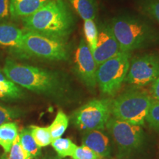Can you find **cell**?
<instances>
[{
	"label": "cell",
	"instance_id": "15",
	"mask_svg": "<svg viewBox=\"0 0 159 159\" xmlns=\"http://www.w3.org/2000/svg\"><path fill=\"white\" fill-rule=\"evenodd\" d=\"M25 93L21 87L10 80L2 70H0V99L15 100L24 97Z\"/></svg>",
	"mask_w": 159,
	"mask_h": 159
},
{
	"label": "cell",
	"instance_id": "14",
	"mask_svg": "<svg viewBox=\"0 0 159 159\" xmlns=\"http://www.w3.org/2000/svg\"><path fill=\"white\" fill-rule=\"evenodd\" d=\"M51 0H10V13L13 19H25L35 13Z\"/></svg>",
	"mask_w": 159,
	"mask_h": 159
},
{
	"label": "cell",
	"instance_id": "19",
	"mask_svg": "<svg viewBox=\"0 0 159 159\" xmlns=\"http://www.w3.org/2000/svg\"><path fill=\"white\" fill-rule=\"evenodd\" d=\"M69 124V119L62 110L57 111L56 116L48 127L52 141L61 138L64 134Z\"/></svg>",
	"mask_w": 159,
	"mask_h": 159
},
{
	"label": "cell",
	"instance_id": "1",
	"mask_svg": "<svg viewBox=\"0 0 159 159\" xmlns=\"http://www.w3.org/2000/svg\"><path fill=\"white\" fill-rule=\"evenodd\" d=\"M2 71L6 76L21 88L39 94L60 96L66 89L64 80L55 71L21 64L11 59L6 60Z\"/></svg>",
	"mask_w": 159,
	"mask_h": 159
},
{
	"label": "cell",
	"instance_id": "11",
	"mask_svg": "<svg viewBox=\"0 0 159 159\" xmlns=\"http://www.w3.org/2000/svg\"><path fill=\"white\" fill-rule=\"evenodd\" d=\"M120 47L110 25H102L98 33L97 46L92 52L95 62L99 66L120 52Z\"/></svg>",
	"mask_w": 159,
	"mask_h": 159
},
{
	"label": "cell",
	"instance_id": "16",
	"mask_svg": "<svg viewBox=\"0 0 159 159\" xmlns=\"http://www.w3.org/2000/svg\"><path fill=\"white\" fill-rule=\"evenodd\" d=\"M19 135V128L16 122H8L0 125V146L5 153L10 152Z\"/></svg>",
	"mask_w": 159,
	"mask_h": 159
},
{
	"label": "cell",
	"instance_id": "26",
	"mask_svg": "<svg viewBox=\"0 0 159 159\" xmlns=\"http://www.w3.org/2000/svg\"><path fill=\"white\" fill-rule=\"evenodd\" d=\"M7 159H33L21 147L19 138L12 146L10 152L7 153Z\"/></svg>",
	"mask_w": 159,
	"mask_h": 159
},
{
	"label": "cell",
	"instance_id": "21",
	"mask_svg": "<svg viewBox=\"0 0 159 159\" xmlns=\"http://www.w3.org/2000/svg\"><path fill=\"white\" fill-rule=\"evenodd\" d=\"M30 130L35 142L40 148H44L49 146L52 142L50 132H49L48 127H39L35 125H31L29 127Z\"/></svg>",
	"mask_w": 159,
	"mask_h": 159
},
{
	"label": "cell",
	"instance_id": "25",
	"mask_svg": "<svg viewBox=\"0 0 159 159\" xmlns=\"http://www.w3.org/2000/svg\"><path fill=\"white\" fill-rule=\"evenodd\" d=\"M72 159H102L101 157L94 151L85 146H79L75 149L72 156H71Z\"/></svg>",
	"mask_w": 159,
	"mask_h": 159
},
{
	"label": "cell",
	"instance_id": "5",
	"mask_svg": "<svg viewBox=\"0 0 159 159\" xmlns=\"http://www.w3.org/2000/svg\"><path fill=\"white\" fill-rule=\"evenodd\" d=\"M23 54L47 61H62L69 59V49L65 39L25 30Z\"/></svg>",
	"mask_w": 159,
	"mask_h": 159
},
{
	"label": "cell",
	"instance_id": "6",
	"mask_svg": "<svg viewBox=\"0 0 159 159\" xmlns=\"http://www.w3.org/2000/svg\"><path fill=\"white\" fill-rule=\"evenodd\" d=\"M130 52H120L98 66L97 82L101 93L114 97L125 82L130 66Z\"/></svg>",
	"mask_w": 159,
	"mask_h": 159
},
{
	"label": "cell",
	"instance_id": "31",
	"mask_svg": "<svg viewBox=\"0 0 159 159\" xmlns=\"http://www.w3.org/2000/svg\"><path fill=\"white\" fill-rule=\"evenodd\" d=\"M0 159H7V154H6V153L4 154L2 156H1V157H0Z\"/></svg>",
	"mask_w": 159,
	"mask_h": 159
},
{
	"label": "cell",
	"instance_id": "4",
	"mask_svg": "<svg viewBox=\"0 0 159 159\" xmlns=\"http://www.w3.org/2000/svg\"><path fill=\"white\" fill-rule=\"evenodd\" d=\"M152 99L146 90L139 88L129 89L112 100L113 116L119 120L142 126L146 122Z\"/></svg>",
	"mask_w": 159,
	"mask_h": 159
},
{
	"label": "cell",
	"instance_id": "27",
	"mask_svg": "<svg viewBox=\"0 0 159 159\" xmlns=\"http://www.w3.org/2000/svg\"><path fill=\"white\" fill-rule=\"evenodd\" d=\"M142 7L147 14L159 24V0H145Z\"/></svg>",
	"mask_w": 159,
	"mask_h": 159
},
{
	"label": "cell",
	"instance_id": "22",
	"mask_svg": "<svg viewBox=\"0 0 159 159\" xmlns=\"http://www.w3.org/2000/svg\"><path fill=\"white\" fill-rule=\"evenodd\" d=\"M83 30H84L85 41H86L91 52H92L97 46L99 33L94 20H84Z\"/></svg>",
	"mask_w": 159,
	"mask_h": 159
},
{
	"label": "cell",
	"instance_id": "2",
	"mask_svg": "<svg viewBox=\"0 0 159 159\" xmlns=\"http://www.w3.org/2000/svg\"><path fill=\"white\" fill-rule=\"evenodd\" d=\"M22 23L25 30L66 39L74 30L75 18L64 0H51Z\"/></svg>",
	"mask_w": 159,
	"mask_h": 159
},
{
	"label": "cell",
	"instance_id": "7",
	"mask_svg": "<svg viewBox=\"0 0 159 159\" xmlns=\"http://www.w3.org/2000/svg\"><path fill=\"white\" fill-rule=\"evenodd\" d=\"M111 105L109 98L91 99L75 111L73 124L82 131L105 130L112 116Z\"/></svg>",
	"mask_w": 159,
	"mask_h": 159
},
{
	"label": "cell",
	"instance_id": "3",
	"mask_svg": "<svg viewBox=\"0 0 159 159\" xmlns=\"http://www.w3.org/2000/svg\"><path fill=\"white\" fill-rule=\"evenodd\" d=\"M110 25L121 52H130L158 41V35L153 27L139 18L119 16L113 19Z\"/></svg>",
	"mask_w": 159,
	"mask_h": 159
},
{
	"label": "cell",
	"instance_id": "29",
	"mask_svg": "<svg viewBox=\"0 0 159 159\" xmlns=\"http://www.w3.org/2000/svg\"><path fill=\"white\" fill-rule=\"evenodd\" d=\"M150 94L154 99L159 100V77L152 83Z\"/></svg>",
	"mask_w": 159,
	"mask_h": 159
},
{
	"label": "cell",
	"instance_id": "23",
	"mask_svg": "<svg viewBox=\"0 0 159 159\" xmlns=\"http://www.w3.org/2000/svg\"><path fill=\"white\" fill-rule=\"evenodd\" d=\"M146 121L151 128L159 132V100L152 99L147 115Z\"/></svg>",
	"mask_w": 159,
	"mask_h": 159
},
{
	"label": "cell",
	"instance_id": "17",
	"mask_svg": "<svg viewBox=\"0 0 159 159\" xmlns=\"http://www.w3.org/2000/svg\"><path fill=\"white\" fill-rule=\"evenodd\" d=\"M80 16L84 20H94L97 14L95 0H69Z\"/></svg>",
	"mask_w": 159,
	"mask_h": 159
},
{
	"label": "cell",
	"instance_id": "28",
	"mask_svg": "<svg viewBox=\"0 0 159 159\" xmlns=\"http://www.w3.org/2000/svg\"><path fill=\"white\" fill-rule=\"evenodd\" d=\"M11 17L10 13V0H0V21Z\"/></svg>",
	"mask_w": 159,
	"mask_h": 159
},
{
	"label": "cell",
	"instance_id": "30",
	"mask_svg": "<svg viewBox=\"0 0 159 159\" xmlns=\"http://www.w3.org/2000/svg\"><path fill=\"white\" fill-rule=\"evenodd\" d=\"M43 159H66L65 158H61V157L59 156H52V157H47V158H44Z\"/></svg>",
	"mask_w": 159,
	"mask_h": 159
},
{
	"label": "cell",
	"instance_id": "12",
	"mask_svg": "<svg viewBox=\"0 0 159 159\" xmlns=\"http://www.w3.org/2000/svg\"><path fill=\"white\" fill-rule=\"evenodd\" d=\"M82 145L87 147L102 158H107L111 156V147L110 140L102 130L83 131Z\"/></svg>",
	"mask_w": 159,
	"mask_h": 159
},
{
	"label": "cell",
	"instance_id": "10",
	"mask_svg": "<svg viewBox=\"0 0 159 159\" xmlns=\"http://www.w3.org/2000/svg\"><path fill=\"white\" fill-rule=\"evenodd\" d=\"M97 67L86 41L81 39L75 52V71L80 80L90 89H94L97 85Z\"/></svg>",
	"mask_w": 159,
	"mask_h": 159
},
{
	"label": "cell",
	"instance_id": "13",
	"mask_svg": "<svg viewBox=\"0 0 159 159\" xmlns=\"http://www.w3.org/2000/svg\"><path fill=\"white\" fill-rule=\"evenodd\" d=\"M25 30L12 24H0V46L9 47L20 55L23 54Z\"/></svg>",
	"mask_w": 159,
	"mask_h": 159
},
{
	"label": "cell",
	"instance_id": "18",
	"mask_svg": "<svg viewBox=\"0 0 159 159\" xmlns=\"http://www.w3.org/2000/svg\"><path fill=\"white\" fill-rule=\"evenodd\" d=\"M19 140L21 147L33 159L37 158L41 154V148H40L35 142L29 128L21 130L19 135Z\"/></svg>",
	"mask_w": 159,
	"mask_h": 159
},
{
	"label": "cell",
	"instance_id": "20",
	"mask_svg": "<svg viewBox=\"0 0 159 159\" xmlns=\"http://www.w3.org/2000/svg\"><path fill=\"white\" fill-rule=\"evenodd\" d=\"M51 144L57 152V156L63 158L71 157L77 148V145L71 139L61 137L53 140Z\"/></svg>",
	"mask_w": 159,
	"mask_h": 159
},
{
	"label": "cell",
	"instance_id": "9",
	"mask_svg": "<svg viewBox=\"0 0 159 159\" xmlns=\"http://www.w3.org/2000/svg\"><path fill=\"white\" fill-rule=\"evenodd\" d=\"M158 77L159 55L145 54L135 57L130 61L125 82L142 87L152 83Z\"/></svg>",
	"mask_w": 159,
	"mask_h": 159
},
{
	"label": "cell",
	"instance_id": "8",
	"mask_svg": "<svg viewBox=\"0 0 159 159\" xmlns=\"http://www.w3.org/2000/svg\"><path fill=\"white\" fill-rule=\"evenodd\" d=\"M118 149L121 157L130 156L142 147L144 134L142 126L111 118L106 128Z\"/></svg>",
	"mask_w": 159,
	"mask_h": 159
},
{
	"label": "cell",
	"instance_id": "24",
	"mask_svg": "<svg viewBox=\"0 0 159 159\" xmlns=\"http://www.w3.org/2000/svg\"><path fill=\"white\" fill-rule=\"evenodd\" d=\"M22 114L23 111L19 108L0 104V125L4 123L12 122L13 119L21 116Z\"/></svg>",
	"mask_w": 159,
	"mask_h": 159
}]
</instances>
